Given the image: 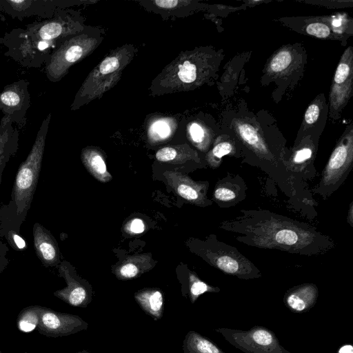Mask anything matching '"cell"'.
<instances>
[{
	"label": "cell",
	"instance_id": "31",
	"mask_svg": "<svg viewBox=\"0 0 353 353\" xmlns=\"http://www.w3.org/2000/svg\"><path fill=\"white\" fill-rule=\"evenodd\" d=\"M178 156V151L173 147H165L156 153V159L161 162H173Z\"/></svg>",
	"mask_w": 353,
	"mask_h": 353
},
{
	"label": "cell",
	"instance_id": "38",
	"mask_svg": "<svg viewBox=\"0 0 353 353\" xmlns=\"http://www.w3.org/2000/svg\"><path fill=\"white\" fill-rule=\"evenodd\" d=\"M76 353H90V352H89L88 350H83Z\"/></svg>",
	"mask_w": 353,
	"mask_h": 353
},
{
	"label": "cell",
	"instance_id": "10",
	"mask_svg": "<svg viewBox=\"0 0 353 353\" xmlns=\"http://www.w3.org/2000/svg\"><path fill=\"white\" fill-rule=\"evenodd\" d=\"M88 323L76 314L54 311L43 307L37 331L48 337L67 336L88 328Z\"/></svg>",
	"mask_w": 353,
	"mask_h": 353
},
{
	"label": "cell",
	"instance_id": "12",
	"mask_svg": "<svg viewBox=\"0 0 353 353\" xmlns=\"http://www.w3.org/2000/svg\"><path fill=\"white\" fill-rule=\"evenodd\" d=\"M57 268L66 286L54 292V295L71 306L86 307L92 300L90 285L78 276L68 261H61Z\"/></svg>",
	"mask_w": 353,
	"mask_h": 353
},
{
	"label": "cell",
	"instance_id": "18",
	"mask_svg": "<svg viewBox=\"0 0 353 353\" xmlns=\"http://www.w3.org/2000/svg\"><path fill=\"white\" fill-rule=\"evenodd\" d=\"M19 131L10 122H0V176L19 147Z\"/></svg>",
	"mask_w": 353,
	"mask_h": 353
},
{
	"label": "cell",
	"instance_id": "7",
	"mask_svg": "<svg viewBox=\"0 0 353 353\" xmlns=\"http://www.w3.org/2000/svg\"><path fill=\"white\" fill-rule=\"evenodd\" d=\"M353 165L352 134L343 137L332 151L319 183L310 190L323 200L330 197L344 183Z\"/></svg>",
	"mask_w": 353,
	"mask_h": 353
},
{
	"label": "cell",
	"instance_id": "4",
	"mask_svg": "<svg viewBox=\"0 0 353 353\" xmlns=\"http://www.w3.org/2000/svg\"><path fill=\"white\" fill-rule=\"evenodd\" d=\"M136 49L125 44L105 57L88 75L71 104L77 110L90 101L100 98L120 79L122 71L134 57Z\"/></svg>",
	"mask_w": 353,
	"mask_h": 353
},
{
	"label": "cell",
	"instance_id": "30",
	"mask_svg": "<svg viewBox=\"0 0 353 353\" xmlns=\"http://www.w3.org/2000/svg\"><path fill=\"white\" fill-rule=\"evenodd\" d=\"M305 30L308 34L320 39L327 38L331 34L329 26L321 22L311 23L307 26Z\"/></svg>",
	"mask_w": 353,
	"mask_h": 353
},
{
	"label": "cell",
	"instance_id": "14",
	"mask_svg": "<svg viewBox=\"0 0 353 353\" xmlns=\"http://www.w3.org/2000/svg\"><path fill=\"white\" fill-rule=\"evenodd\" d=\"M344 52L336 69L330 92V105L337 110L348 100L352 79V50Z\"/></svg>",
	"mask_w": 353,
	"mask_h": 353
},
{
	"label": "cell",
	"instance_id": "8",
	"mask_svg": "<svg viewBox=\"0 0 353 353\" xmlns=\"http://www.w3.org/2000/svg\"><path fill=\"white\" fill-rule=\"evenodd\" d=\"M214 331L244 353H291L280 344L274 332L263 325L248 330L219 327Z\"/></svg>",
	"mask_w": 353,
	"mask_h": 353
},
{
	"label": "cell",
	"instance_id": "21",
	"mask_svg": "<svg viewBox=\"0 0 353 353\" xmlns=\"http://www.w3.org/2000/svg\"><path fill=\"white\" fill-rule=\"evenodd\" d=\"M183 353H225L210 339L196 331H189L182 346Z\"/></svg>",
	"mask_w": 353,
	"mask_h": 353
},
{
	"label": "cell",
	"instance_id": "34",
	"mask_svg": "<svg viewBox=\"0 0 353 353\" xmlns=\"http://www.w3.org/2000/svg\"><path fill=\"white\" fill-rule=\"evenodd\" d=\"M319 107L316 103L311 104L306 110L305 113V121L307 124L314 123L316 121L319 115Z\"/></svg>",
	"mask_w": 353,
	"mask_h": 353
},
{
	"label": "cell",
	"instance_id": "29",
	"mask_svg": "<svg viewBox=\"0 0 353 353\" xmlns=\"http://www.w3.org/2000/svg\"><path fill=\"white\" fill-rule=\"evenodd\" d=\"M5 238L8 243L15 251H23L27 248L25 239L20 233L12 230H6L0 232V239Z\"/></svg>",
	"mask_w": 353,
	"mask_h": 353
},
{
	"label": "cell",
	"instance_id": "17",
	"mask_svg": "<svg viewBox=\"0 0 353 353\" xmlns=\"http://www.w3.org/2000/svg\"><path fill=\"white\" fill-rule=\"evenodd\" d=\"M319 294L316 284L302 283L290 288L285 292L283 303L291 312L304 313L316 305Z\"/></svg>",
	"mask_w": 353,
	"mask_h": 353
},
{
	"label": "cell",
	"instance_id": "9",
	"mask_svg": "<svg viewBox=\"0 0 353 353\" xmlns=\"http://www.w3.org/2000/svg\"><path fill=\"white\" fill-rule=\"evenodd\" d=\"M30 105L29 82L20 79L6 85L0 92V122L15 123L19 128L25 126L26 114Z\"/></svg>",
	"mask_w": 353,
	"mask_h": 353
},
{
	"label": "cell",
	"instance_id": "27",
	"mask_svg": "<svg viewBox=\"0 0 353 353\" xmlns=\"http://www.w3.org/2000/svg\"><path fill=\"white\" fill-rule=\"evenodd\" d=\"M292 60L291 53L288 50H281L271 59L269 68L272 72H280L290 65Z\"/></svg>",
	"mask_w": 353,
	"mask_h": 353
},
{
	"label": "cell",
	"instance_id": "24",
	"mask_svg": "<svg viewBox=\"0 0 353 353\" xmlns=\"http://www.w3.org/2000/svg\"><path fill=\"white\" fill-rule=\"evenodd\" d=\"M42 306L30 305L21 310L17 317V325L21 332H30L37 328Z\"/></svg>",
	"mask_w": 353,
	"mask_h": 353
},
{
	"label": "cell",
	"instance_id": "28",
	"mask_svg": "<svg viewBox=\"0 0 353 353\" xmlns=\"http://www.w3.org/2000/svg\"><path fill=\"white\" fill-rule=\"evenodd\" d=\"M172 132V127L169 121L165 119H159L152 123L149 129V134L156 140L167 138Z\"/></svg>",
	"mask_w": 353,
	"mask_h": 353
},
{
	"label": "cell",
	"instance_id": "37",
	"mask_svg": "<svg viewBox=\"0 0 353 353\" xmlns=\"http://www.w3.org/2000/svg\"><path fill=\"white\" fill-rule=\"evenodd\" d=\"M347 223L350 224L351 227H353V202L352 201L350 204L347 217Z\"/></svg>",
	"mask_w": 353,
	"mask_h": 353
},
{
	"label": "cell",
	"instance_id": "36",
	"mask_svg": "<svg viewBox=\"0 0 353 353\" xmlns=\"http://www.w3.org/2000/svg\"><path fill=\"white\" fill-rule=\"evenodd\" d=\"M336 353H353V346L351 344H344L339 348Z\"/></svg>",
	"mask_w": 353,
	"mask_h": 353
},
{
	"label": "cell",
	"instance_id": "23",
	"mask_svg": "<svg viewBox=\"0 0 353 353\" xmlns=\"http://www.w3.org/2000/svg\"><path fill=\"white\" fill-rule=\"evenodd\" d=\"M220 291L219 288L210 285L201 280L195 273L189 272L186 293L192 303H194L198 298L204 293H218Z\"/></svg>",
	"mask_w": 353,
	"mask_h": 353
},
{
	"label": "cell",
	"instance_id": "25",
	"mask_svg": "<svg viewBox=\"0 0 353 353\" xmlns=\"http://www.w3.org/2000/svg\"><path fill=\"white\" fill-rule=\"evenodd\" d=\"M236 149L234 145L228 141H223L214 145L211 152L206 157L208 164L212 168H217L221 163L223 156H237ZM237 154H239L237 152ZM240 155V154H239Z\"/></svg>",
	"mask_w": 353,
	"mask_h": 353
},
{
	"label": "cell",
	"instance_id": "6",
	"mask_svg": "<svg viewBox=\"0 0 353 353\" xmlns=\"http://www.w3.org/2000/svg\"><path fill=\"white\" fill-rule=\"evenodd\" d=\"M202 256L212 266L240 279L261 278V270L235 247L219 241L214 234L205 243Z\"/></svg>",
	"mask_w": 353,
	"mask_h": 353
},
{
	"label": "cell",
	"instance_id": "16",
	"mask_svg": "<svg viewBox=\"0 0 353 353\" xmlns=\"http://www.w3.org/2000/svg\"><path fill=\"white\" fill-rule=\"evenodd\" d=\"M33 245L37 256L46 268L57 267L61 263L56 239L50 230L36 222L32 228Z\"/></svg>",
	"mask_w": 353,
	"mask_h": 353
},
{
	"label": "cell",
	"instance_id": "33",
	"mask_svg": "<svg viewBox=\"0 0 353 353\" xmlns=\"http://www.w3.org/2000/svg\"><path fill=\"white\" fill-rule=\"evenodd\" d=\"M125 229L130 234H140L144 231L145 225L141 219H133L127 223Z\"/></svg>",
	"mask_w": 353,
	"mask_h": 353
},
{
	"label": "cell",
	"instance_id": "15",
	"mask_svg": "<svg viewBox=\"0 0 353 353\" xmlns=\"http://www.w3.org/2000/svg\"><path fill=\"white\" fill-rule=\"evenodd\" d=\"M165 176L177 194L185 200L201 207L212 204V201L207 196L208 182H196L174 172H166Z\"/></svg>",
	"mask_w": 353,
	"mask_h": 353
},
{
	"label": "cell",
	"instance_id": "22",
	"mask_svg": "<svg viewBox=\"0 0 353 353\" xmlns=\"http://www.w3.org/2000/svg\"><path fill=\"white\" fill-rule=\"evenodd\" d=\"M145 259L146 256H143L129 257L115 269L116 276L121 280L132 279L139 276L152 268L151 265H146L148 261H143Z\"/></svg>",
	"mask_w": 353,
	"mask_h": 353
},
{
	"label": "cell",
	"instance_id": "39",
	"mask_svg": "<svg viewBox=\"0 0 353 353\" xmlns=\"http://www.w3.org/2000/svg\"><path fill=\"white\" fill-rule=\"evenodd\" d=\"M1 176H0V184H1Z\"/></svg>",
	"mask_w": 353,
	"mask_h": 353
},
{
	"label": "cell",
	"instance_id": "3",
	"mask_svg": "<svg viewBox=\"0 0 353 353\" xmlns=\"http://www.w3.org/2000/svg\"><path fill=\"white\" fill-rule=\"evenodd\" d=\"M51 115L43 120L29 154L18 168L9 203L0 207V232L12 230L19 233L27 217L39 181Z\"/></svg>",
	"mask_w": 353,
	"mask_h": 353
},
{
	"label": "cell",
	"instance_id": "2",
	"mask_svg": "<svg viewBox=\"0 0 353 353\" xmlns=\"http://www.w3.org/2000/svg\"><path fill=\"white\" fill-rule=\"evenodd\" d=\"M85 29L79 12L57 8L50 19L15 28L0 37L4 55L25 68H40L69 36Z\"/></svg>",
	"mask_w": 353,
	"mask_h": 353
},
{
	"label": "cell",
	"instance_id": "1",
	"mask_svg": "<svg viewBox=\"0 0 353 353\" xmlns=\"http://www.w3.org/2000/svg\"><path fill=\"white\" fill-rule=\"evenodd\" d=\"M220 228L234 234L237 241L259 249L312 256L336 247L330 236L313 225L263 209L241 210L239 215L223 221Z\"/></svg>",
	"mask_w": 353,
	"mask_h": 353
},
{
	"label": "cell",
	"instance_id": "20",
	"mask_svg": "<svg viewBox=\"0 0 353 353\" xmlns=\"http://www.w3.org/2000/svg\"><path fill=\"white\" fill-rule=\"evenodd\" d=\"M81 160L85 168L97 180L108 182L112 176L107 170L101 153L97 149L86 148L82 150Z\"/></svg>",
	"mask_w": 353,
	"mask_h": 353
},
{
	"label": "cell",
	"instance_id": "26",
	"mask_svg": "<svg viewBox=\"0 0 353 353\" xmlns=\"http://www.w3.org/2000/svg\"><path fill=\"white\" fill-rule=\"evenodd\" d=\"M145 4L152 8L153 10L159 12L164 11L169 15L181 16L182 11L190 4L188 1L177 0H157L145 1Z\"/></svg>",
	"mask_w": 353,
	"mask_h": 353
},
{
	"label": "cell",
	"instance_id": "13",
	"mask_svg": "<svg viewBox=\"0 0 353 353\" xmlns=\"http://www.w3.org/2000/svg\"><path fill=\"white\" fill-rule=\"evenodd\" d=\"M248 186L239 174L228 173L216 183L213 199L223 208L233 207L246 197Z\"/></svg>",
	"mask_w": 353,
	"mask_h": 353
},
{
	"label": "cell",
	"instance_id": "32",
	"mask_svg": "<svg viewBox=\"0 0 353 353\" xmlns=\"http://www.w3.org/2000/svg\"><path fill=\"white\" fill-rule=\"evenodd\" d=\"M189 132L194 143H201L205 139V131L198 123H192L189 128Z\"/></svg>",
	"mask_w": 353,
	"mask_h": 353
},
{
	"label": "cell",
	"instance_id": "19",
	"mask_svg": "<svg viewBox=\"0 0 353 353\" xmlns=\"http://www.w3.org/2000/svg\"><path fill=\"white\" fill-rule=\"evenodd\" d=\"M134 299L141 308L154 320L161 319L164 311V296L159 289H142L134 294Z\"/></svg>",
	"mask_w": 353,
	"mask_h": 353
},
{
	"label": "cell",
	"instance_id": "5",
	"mask_svg": "<svg viewBox=\"0 0 353 353\" xmlns=\"http://www.w3.org/2000/svg\"><path fill=\"white\" fill-rule=\"evenodd\" d=\"M102 39L97 30H88V28L67 37L45 63L48 79L53 83L59 81L73 65L90 54Z\"/></svg>",
	"mask_w": 353,
	"mask_h": 353
},
{
	"label": "cell",
	"instance_id": "11",
	"mask_svg": "<svg viewBox=\"0 0 353 353\" xmlns=\"http://www.w3.org/2000/svg\"><path fill=\"white\" fill-rule=\"evenodd\" d=\"M76 3L61 0H0V12L20 21L31 17L48 19L53 17L57 8H66Z\"/></svg>",
	"mask_w": 353,
	"mask_h": 353
},
{
	"label": "cell",
	"instance_id": "40",
	"mask_svg": "<svg viewBox=\"0 0 353 353\" xmlns=\"http://www.w3.org/2000/svg\"><path fill=\"white\" fill-rule=\"evenodd\" d=\"M0 353H1V352L0 351Z\"/></svg>",
	"mask_w": 353,
	"mask_h": 353
},
{
	"label": "cell",
	"instance_id": "35",
	"mask_svg": "<svg viewBox=\"0 0 353 353\" xmlns=\"http://www.w3.org/2000/svg\"><path fill=\"white\" fill-rule=\"evenodd\" d=\"M8 248L6 243H4L0 239V274L6 269L9 264V259L7 254Z\"/></svg>",
	"mask_w": 353,
	"mask_h": 353
}]
</instances>
